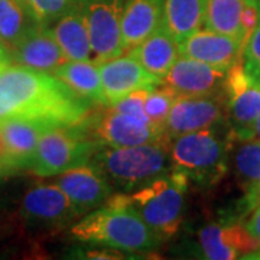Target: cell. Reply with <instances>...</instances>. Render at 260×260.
I'll use <instances>...</instances> for the list:
<instances>
[{
	"instance_id": "cell-20",
	"label": "cell",
	"mask_w": 260,
	"mask_h": 260,
	"mask_svg": "<svg viewBox=\"0 0 260 260\" xmlns=\"http://www.w3.org/2000/svg\"><path fill=\"white\" fill-rule=\"evenodd\" d=\"M129 55L138 59L140 65L150 74L160 80L168 74L169 68L179 58V42L171 35V32L160 23L138 47L132 48Z\"/></svg>"
},
{
	"instance_id": "cell-30",
	"label": "cell",
	"mask_w": 260,
	"mask_h": 260,
	"mask_svg": "<svg viewBox=\"0 0 260 260\" xmlns=\"http://www.w3.org/2000/svg\"><path fill=\"white\" fill-rule=\"evenodd\" d=\"M242 64L251 80L260 83V22L243 48Z\"/></svg>"
},
{
	"instance_id": "cell-29",
	"label": "cell",
	"mask_w": 260,
	"mask_h": 260,
	"mask_svg": "<svg viewBox=\"0 0 260 260\" xmlns=\"http://www.w3.org/2000/svg\"><path fill=\"white\" fill-rule=\"evenodd\" d=\"M150 88H153V87H150ZM150 88L136 90L133 93L121 97L120 100H117L116 103H113L110 107H113L116 112L123 113V114L132 116V117H136L139 120L150 123L146 113H145V102H146V97H148V93Z\"/></svg>"
},
{
	"instance_id": "cell-6",
	"label": "cell",
	"mask_w": 260,
	"mask_h": 260,
	"mask_svg": "<svg viewBox=\"0 0 260 260\" xmlns=\"http://www.w3.org/2000/svg\"><path fill=\"white\" fill-rule=\"evenodd\" d=\"M99 148L78 126H51L39 138L28 169L39 177L59 175L90 164Z\"/></svg>"
},
{
	"instance_id": "cell-34",
	"label": "cell",
	"mask_w": 260,
	"mask_h": 260,
	"mask_svg": "<svg viewBox=\"0 0 260 260\" xmlns=\"http://www.w3.org/2000/svg\"><path fill=\"white\" fill-rule=\"evenodd\" d=\"M88 259H123V254L117 250H95L85 253Z\"/></svg>"
},
{
	"instance_id": "cell-24",
	"label": "cell",
	"mask_w": 260,
	"mask_h": 260,
	"mask_svg": "<svg viewBox=\"0 0 260 260\" xmlns=\"http://www.w3.org/2000/svg\"><path fill=\"white\" fill-rule=\"evenodd\" d=\"M205 0H164L162 23L171 35L182 39L201 29L204 23Z\"/></svg>"
},
{
	"instance_id": "cell-17",
	"label": "cell",
	"mask_w": 260,
	"mask_h": 260,
	"mask_svg": "<svg viewBox=\"0 0 260 260\" xmlns=\"http://www.w3.org/2000/svg\"><path fill=\"white\" fill-rule=\"evenodd\" d=\"M10 58L19 65L42 73H54L59 65L68 61L49 26H39L32 30L10 52Z\"/></svg>"
},
{
	"instance_id": "cell-32",
	"label": "cell",
	"mask_w": 260,
	"mask_h": 260,
	"mask_svg": "<svg viewBox=\"0 0 260 260\" xmlns=\"http://www.w3.org/2000/svg\"><path fill=\"white\" fill-rule=\"evenodd\" d=\"M253 213H251L250 218H249V221L246 224V229L250 232V234L259 242L260 244V203L253 210H251Z\"/></svg>"
},
{
	"instance_id": "cell-27",
	"label": "cell",
	"mask_w": 260,
	"mask_h": 260,
	"mask_svg": "<svg viewBox=\"0 0 260 260\" xmlns=\"http://www.w3.org/2000/svg\"><path fill=\"white\" fill-rule=\"evenodd\" d=\"M234 155L237 177L249 188L260 181V140L246 139Z\"/></svg>"
},
{
	"instance_id": "cell-21",
	"label": "cell",
	"mask_w": 260,
	"mask_h": 260,
	"mask_svg": "<svg viewBox=\"0 0 260 260\" xmlns=\"http://www.w3.org/2000/svg\"><path fill=\"white\" fill-rule=\"evenodd\" d=\"M51 32L68 61H94L90 34L80 5L56 19Z\"/></svg>"
},
{
	"instance_id": "cell-5",
	"label": "cell",
	"mask_w": 260,
	"mask_h": 260,
	"mask_svg": "<svg viewBox=\"0 0 260 260\" xmlns=\"http://www.w3.org/2000/svg\"><path fill=\"white\" fill-rule=\"evenodd\" d=\"M230 145L211 129L191 132L171 140V165L200 185H214L227 172V152Z\"/></svg>"
},
{
	"instance_id": "cell-26",
	"label": "cell",
	"mask_w": 260,
	"mask_h": 260,
	"mask_svg": "<svg viewBox=\"0 0 260 260\" xmlns=\"http://www.w3.org/2000/svg\"><path fill=\"white\" fill-rule=\"evenodd\" d=\"M175 99H177L175 91H172L169 87L162 83L149 90L145 102V113L150 124L162 133H165L168 114L171 112V107Z\"/></svg>"
},
{
	"instance_id": "cell-13",
	"label": "cell",
	"mask_w": 260,
	"mask_h": 260,
	"mask_svg": "<svg viewBox=\"0 0 260 260\" xmlns=\"http://www.w3.org/2000/svg\"><path fill=\"white\" fill-rule=\"evenodd\" d=\"M103 91L107 106L140 88H150L162 83L156 75L146 71L133 56H116L99 62Z\"/></svg>"
},
{
	"instance_id": "cell-7",
	"label": "cell",
	"mask_w": 260,
	"mask_h": 260,
	"mask_svg": "<svg viewBox=\"0 0 260 260\" xmlns=\"http://www.w3.org/2000/svg\"><path fill=\"white\" fill-rule=\"evenodd\" d=\"M104 107L106 109L100 112L91 110L78 126L90 139H93L100 146H138L160 139L167 135L155 129L148 121L116 112L110 106Z\"/></svg>"
},
{
	"instance_id": "cell-35",
	"label": "cell",
	"mask_w": 260,
	"mask_h": 260,
	"mask_svg": "<svg viewBox=\"0 0 260 260\" xmlns=\"http://www.w3.org/2000/svg\"><path fill=\"white\" fill-rule=\"evenodd\" d=\"M251 139H259L260 140V117L254 123V127H253V136Z\"/></svg>"
},
{
	"instance_id": "cell-3",
	"label": "cell",
	"mask_w": 260,
	"mask_h": 260,
	"mask_svg": "<svg viewBox=\"0 0 260 260\" xmlns=\"http://www.w3.org/2000/svg\"><path fill=\"white\" fill-rule=\"evenodd\" d=\"M188 178L171 171L130 194L112 195L106 204L126 207L139 215L160 240L172 237L182 221Z\"/></svg>"
},
{
	"instance_id": "cell-28",
	"label": "cell",
	"mask_w": 260,
	"mask_h": 260,
	"mask_svg": "<svg viewBox=\"0 0 260 260\" xmlns=\"http://www.w3.org/2000/svg\"><path fill=\"white\" fill-rule=\"evenodd\" d=\"M41 26H49L78 5L80 0H22Z\"/></svg>"
},
{
	"instance_id": "cell-1",
	"label": "cell",
	"mask_w": 260,
	"mask_h": 260,
	"mask_svg": "<svg viewBox=\"0 0 260 260\" xmlns=\"http://www.w3.org/2000/svg\"><path fill=\"white\" fill-rule=\"evenodd\" d=\"M91 106L56 75L19 64L0 68V123L28 119L49 126H80Z\"/></svg>"
},
{
	"instance_id": "cell-31",
	"label": "cell",
	"mask_w": 260,
	"mask_h": 260,
	"mask_svg": "<svg viewBox=\"0 0 260 260\" xmlns=\"http://www.w3.org/2000/svg\"><path fill=\"white\" fill-rule=\"evenodd\" d=\"M260 203V181H257L256 184H253L251 186L247 188V192L244 197V207L243 211L247 214L250 213L251 210Z\"/></svg>"
},
{
	"instance_id": "cell-11",
	"label": "cell",
	"mask_w": 260,
	"mask_h": 260,
	"mask_svg": "<svg viewBox=\"0 0 260 260\" xmlns=\"http://www.w3.org/2000/svg\"><path fill=\"white\" fill-rule=\"evenodd\" d=\"M225 74L227 70L181 56L162 78V84L177 95H218L224 99Z\"/></svg>"
},
{
	"instance_id": "cell-9",
	"label": "cell",
	"mask_w": 260,
	"mask_h": 260,
	"mask_svg": "<svg viewBox=\"0 0 260 260\" xmlns=\"http://www.w3.org/2000/svg\"><path fill=\"white\" fill-rule=\"evenodd\" d=\"M224 99L232 123V138L251 139L254 123L260 117V83L244 71L242 58L227 70Z\"/></svg>"
},
{
	"instance_id": "cell-2",
	"label": "cell",
	"mask_w": 260,
	"mask_h": 260,
	"mask_svg": "<svg viewBox=\"0 0 260 260\" xmlns=\"http://www.w3.org/2000/svg\"><path fill=\"white\" fill-rule=\"evenodd\" d=\"M171 140L165 135L160 139L138 146H100L90 164L102 172L112 186L121 191H135L172 171Z\"/></svg>"
},
{
	"instance_id": "cell-15",
	"label": "cell",
	"mask_w": 260,
	"mask_h": 260,
	"mask_svg": "<svg viewBox=\"0 0 260 260\" xmlns=\"http://www.w3.org/2000/svg\"><path fill=\"white\" fill-rule=\"evenodd\" d=\"M22 215L28 223L42 227H59L80 217L58 185H39L29 189L22 201Z\"/></svg>"
},
{
	"instance_id": "cell-39",
	"label": "cell",
	"mask_w": 260,
	"mask_h": 260,
	"mask_svg": "<svg viewBox=\"0 0 260 260\" xmlns=\"http://www.w3.org/2000/svg\"><path fill=\"white\" fill-rule=\"evenodd\" d=\"M0 177H3V175H2V174H0Z\"/></svg>"
},
{
	"instance_id": "cell-18",
	"label": "cell",
	"mask_w": 260,
	"mask_h": 260,
	"mask_svg": "<svg viewBox=\"0 0 260 260\" xmlns=\"http://www.w3.org/2000/svg\"><path fill=\"white\" fill-rule=\"evenodd\" d=\"M48 127L51 126L47 123L28 119H10L0 123V135L15 171L29 167L39 138Z\"/></svg>"
},
{
	"instance_id": "cell-8",
	"label": "cell",
	"mask_w": 260,
	"mask_h": 260,
	"mask_svg": "<svg viewBox=\"0 0 260 260\" xmlns=\"http://www.w3.org/2000/svg\"><path fill=\"white\" fill-rule=\"evenodd\" d=\"M127 0H80L90 34L94 61L99 64L124 52L121 41V15Z\"/></svg>"
},
{
	"instance_id": "cell-38",
	"label": "cell",
	"mask_w": 260,
	"mask_h": 260,
	"mask_svg": "<svg viewBox=\"0 0 260 260\" xmlns=\"http://www.w3.org/2000/svg\"><path fill=\"white\" fill-rule=\"evenodd\" d=\"M256 5H257V10H259V18H260V0H256Z\"/></svg>"
},
{
	"instance_id": "cell-23",
	"label": "cell",
	"mask_w": 260,
	"mask_h": 260,
	"mask_svg": "<svg viewBox=\"0 0 260 260\" xmlns=\"http://www.w3.org/2000/svg\"><path fill=\"white\" fill-rule=\"evenodd\" d=\"M39 26L41 25L22 0H0V39L9 56L10 52Z\"/></svg>"
},
{
	"instance_id": "cell-19",
	"label": "cell",
	"mask_w": 260,
	"mask_h": 260,
	"mask_svg": "<svg viewBox=\"0 0 260 260\" xmlns=\"http://www.w3.org/2000/svg\"><path fill=\"white\" fill-rule=\"evenodd\" d=\"M164 0H127L121 15V41L124 51L138 47L160 26Z\"/></svg>"
},
{
	"instance_id": "cell-16",
	"label": "cell",
	"mask_w": 260,
	"mask_h": 260,
	"mask_svg": "<svg viewBox=\"0 0 260 260\" xmlns=\"http://www.w3.org/2000/svg\"><path fill=\"white\" fill-rule=\"evenodd\" d=\"M179 54L220 70H229L242 58L243 45L234 38L205 28L182 39Z\"/></svg>"
},
{
	"instance_id": "cell-25",
	"label": "cell",
	"mask_w": 260,
	"mask_h": 260,
	"mask_svg": "<svg viewBox=\"0 0 260 260\" xmlns=\"http://www.w3.org/2000/svg\"><path fill=\"white\" fill-rule=\"evenodd\" d=\"M246 0H205V28L237 39L246 45L242 15Z\"/></svg>"
},
{
	"instance_id": "cell-37",
	"label": "cell",
	"mask_w": 260,
	"mask_h": 260,
	"mask_svg": "<svg viewBox=\"0 0 260 260\" xmlns=\"http://www.w3.org/2000/svg\"><path fill=\"white\" fill-rule=\"evenodd\" d=\"M0 54H8V51H6V48L3 45V42H2V39H0ZM9 55V54H8Z\"/></svg>"
},
{
	"instance_id": "cell-22",
	"label": "cell",
	"mask_w": 260,
	"mask_h": 260,
	"mask_svg": "<svg viewBox=\"0 0 260 260\" xmlns=\"http://www.w3.org/2000/svg\"><path fill=\"white\" fill-rule=\"evenodd\" d=\"M73 91L91 104L107 106L99 64L94 61H65L54 71Z\"/></svg>"
},
{
	"instance_id": "cell-12",
	"label": "cell",
	"mask_w": 260,
	"mask_h": 260,
	"mask_svg": "<svg viewBox=\"0 0 260 260\" xmlns=\"http://www.w3.org/2000/svg\"><path fill=\"white\" fill-rule=\"evenodd\" d=\"M56 185L70 198L80 217L106 204L113 192L109 181L91 164H84L59 174Z\"/></svg>"
},
{
	"instance_id": "cell-4",
	"label": "cell",
	"mask_w": 260,
	"mask_h": 260,
	"mask_svg": "<svg viewBox=\"0 0 260 260\" xmlns=\"http://www.w3.org/2000/svg\"><path fill=\"white\" fill-rule=\"evenodd\" d=\"M71 234L81 242L104 244L130 253L152 250L160 242L135 211L109 204L85 215L73 225Z\"/></svg>"
},
{
	"instance_id": "cell-36",
	"label": "cell",
	"mask_w": 260,
	"mask_h": 260,
	"mask_svg": "<svg viewBox=\"0 0 260 260\" xmlns=\"http://www.w3.org/2000/svg\"><path fill=\"white\" fill-rule=\"evenodd\" d=\"M10 64V56L8 54H0V68Z\"/></svg>"
},
{
	"instance_id": "cell-33",
	"label": "cell",
	"mask_w": 260,
	"mask_h": 260,
	"mask_svg": "<svg viewBox=\"0 0 260 260\" xmlns=\"http://www.w3.org/2000/svg\"><path fill=\"white\" fill-rule=\"evenodd\" d=\"M12 172H15V169L10 165V160L8 158V153H6V148H5V143H3L2 135H0V174L8 175Z\"/></svg>"
},
{
	"instance_id": "cell-14",
	"label": "cell",
	"mask_w": 260,
	"mask_h": 260,
	"mask_svg": "<svg viewBox=\"0 0 260 260\" xmlns=\"http://www.w3.org/2000/svg\"><path fill=\"white\" fill-rule=\"evenodd\" d=\"M200 246L204 257L211 260H232L260 251L259 242L246 225L234 221L205 225L200 232Z\"/></svg>"
},
{
	"instance_id": "cell-10",
	"label": "cell",
	"mask_w": 260,
	"mask_h": 260,
	"mask_svg": "<svg viewBox=\"0 0 260 260\" xmlns=\"http://www.w3.org/2000/svg\"><path fill=\"white\" fill-rule=\"evenodd\" d=\"M223 104L218 95H177L168 114L165 133L171 139L191 132L211 129L223 120Z\"/></svg>"
}]
</instances>
